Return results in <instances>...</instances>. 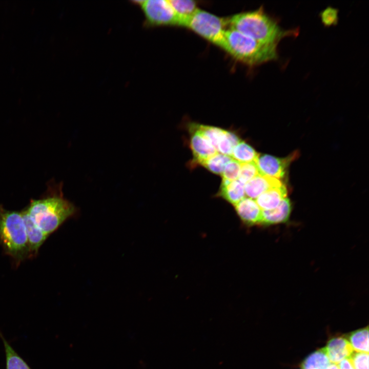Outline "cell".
<instances>
[{"label":"cell","mask_w":369,"mask_h":369,"mask_svg":"<svg viewBox=\"0 0 369 369\" xmlns=\"http://www.w3.org/2000/svg\"><path fill=\"white\" fill-rule=\"evenodd\" d=\"M62 187V182H50L45 195L31 199L25 209L33 222L48 237L78 212L75 206L64 197Z\"/></svg>","instance_id":"6da1fadb"},{"label":"cell","mask_w":369,"mask_h":369,"mask_svg":"<svg viewBox=\"0 0 369 369\" xmlns=\"http://www.w3.org/2000/svg\"><path fill=\"white\" fill-rule=\"evenodd\" d=\"M227 23L229 28L268 44L278 45L283 38L295 36L298 33L296 29H282L262 6L253 11L236 14L227 18Z\"/></svg>","instance_id":"7a4b0ae2"},{"label":"cell","mask_w":369,"mask_h":369,"mask_svg":"<svg viewBox=\"0 0 369 369\" xmlns=\"http://www.w3.org/2000/svg\"><path fill=\"white\" fill-rule=\"evenodd\" d=\"M0 245L16 265L31 258L22 212L10 211L0 204Z\"/></svg>","instance_id":"3957f363"},{"label":"cell","mask_w":369,"mask_h":369,"mask_svg":"<svg viewBox=\"0 0 369 369\" xmlns=\"http://www.w3.org/2000/svg\"><path fill=\"white\" fill-rule=\"evenodd\" d=\"M224 51L237 60L254 66L278 58L277 45L260 42L234 29L225 32Z\"/></svg>","instance_id":"277c9868"},{"label":"cell","mask_w":369,"mask_h":369,"mask_svg":"<svg viewBox=\"0 0 369 369\" xmlns=\"http://www.w3.org/2000/svg\"><path fill=\"white\" fill-rule=\"evenodd\" d=\"M184 27L224 50L227 18L199 9L189 19Z\"/></svg>","instance_id":"5b68a950"},{"label":"cell","mask_w":369,"mask_h":369,"mask_svg":"<svg viewBox=\"0 0 369 369\" xmlns=\"http://www.w3.org/2000/svg\"><path fill=\"white\" fill-rule=\"evenodd\" d=\"M141 7L147 24L152 26H180L179 20L169 0L136 1Z\"/></svg>","instance_id":"8992f818"},{"label":"cell","mask_w":369,"mask_h":369,"mask_svg":"<svg viewBox=\"0 0 369 369\" xmlns=\"http://www.w3.org/2000/svg\"><path fill=\"white\" fill-rule=\"evenodd\" d=\"M293 156L278 158L268 154L259 155L255 161L259 174L277 179L284 177Z\"/></svg>","instance_id":"52a82bcc"},{"label":"cell","mask_w":369,"mask_h":369,"mask_svg":"<svg viewBox=\"0 0 369 369\" xmlns=\"http://www.w3.org/2000/svg\"><path fill=\"white\" fill-rule=\"evenodd\" d=\"M190 146L195 159L200 163L213 156L217 151L211 143L198 131L190 126Z\"/></svg>","instance_id":"ba28073f"},{"label":"cell","mask_w":369,"mask_h":369,"mask_svg":"<svg viewBox=\"0 0 369 369\" xmlns=\"http://www.w3.org/2000/svg\"><path fill=\"white\" fill-rule=\"evenodd\" d=\"M234 206L238 216L245 224H260L262 210L255 200L244 197Z\"/></svg>","instance_id":"9c48e42d"},{"label":"cell","mask_w":369,"mask_h":369,"mask_svg":"<svg viewBox=\"0 0 369 369\" xmlns=\"http://www.w3.org/2000/svg\"><path fill=\"white\" fill-rule=\"evenodd\" d=\"M324 348L331 362L336 364L348 359L354 351L347 338L342 336L331 338Z\"/></svg>","instance_id":"30bf717a"},{"label":"cell","mask_w":369,"mask_h":369,"mask_svg":"<svg viewBox=\"0 0 369 369\" xmlns=\"http://www.w3.org/2000/svg\"><path fill=\"white\" fill-rule=\"evenodd\" d=\"M282 184L279 179L258 174L244 184L245 194L248 198L256 199L263 193Z\"/></svg>","instance_id":"8fae6325"},{"label":"cell","mask_w":369,"mask_h":369,"mask_svg":"<svg viewBox=\"0 0 369 369\" xmlns=\"http://www.w3.org/2000/svg\"><path fill=\"white\" fill-rule=\"evenodd\" d=\"M22 212L30 249V257L32 258L37 255L40 247L48 236L35 225L25 210Z\"/></svg>","instance_id":"7c38bea8"},{"label":"cell","mask_w":369,"mask_h":369,"mask_svg":"<svg viewBox=\"0 0 369 369\" xmlns=\"http://www.w3.org/2000/svg\"><path fill=\"white\" fill-rule=\"evenodd\" d=\"M291 212L290 199L286 197L275 208L271 210H262L260 224L270 225L287 221Z\"/></svg>","instance_id":"4fadbf2b"},{"label":"cell","mask_w":369,"mask_h":369,"mask_svg":"<svg viewBox=\"0 0 369 369\" xmlns=\"http://www.w3.org/2000/svg\"><path fill=\"white\" fill-rule=\"evenodd\" d=\"M286 195V188L282 184L263 193L255 200L261 210H271L276 208Z\"/></svg>","instance_id":"5bb4252c"},{"label":"cell","mask_w":369,"mask_h":369,"mask_svg":"<svg viewBox=\"0 0 369 369\" xmlns=\"http://www.w3.org/2000/svg\"><path fill=\"white\" fill-rule=\"evenodd\" d=\"M220 195L227 201L235 206L245 197L244 184L238 179L229 181L222 179Z\"/></svg>","instance_id":"9a60e30c"},{"label":"cell","mask_w":369,"mask_h":369,"mask_svg":"<svg viewBox=\"0 0 369 369\" xmlns=\"http://www.w3.org/2000/svg\"><path fill=\"white\" fill-rule=\"evenodd\" d=\"M176 14L180 26H185L189 19L199 9L196 2L192 0H169Z\"/></svg>","instance_id":"2e32d148"},{"label":"cell","mask_w":369,"mask_h":369,"mask_svg":"<svg viewBox=\"0 0 369 369\" xmlns=\"http://www.w3.org/2000/svg\"><path fill=\"white\" fill-rule=\"evenodd\" d=\"M0 338L5 352V369H32L26 361L15 351L0 331Z\"/></svg>","instance_id":"e0dca14e"},{"label":"cell","mask_w":369,"mask_h":369,"mask_svg":"<svg viewBox=\"0 0 369 369\" xmlns=\"http://www.w3.org/2000/svg\"><path fill=\"white\" fill-rule=\"evenodd\" d=\"M259 154L249 144L240 140L234 148L231 157L240 163L255 162Z\"/></svg>","instance_id":"ac0fdd59"},{"label":"cell","mask_w":369,"mask_h":369,"mask_svg":"<svg viewBox=\"0 0 369 369\" xmlns=\"http://www.w3.org/2000/svg\"><path fill=\"white\" fill-rule=\"evenodd\" d=\"M331 363L323 347L309 355L302 362L301 367L302 369H324Z\"/></svg>","instance_id":"d6986e66"},{"label":"cell","mask_w":369,"mask_h":369,"mask_svg":"<svg viewBox=\"0 0 369 369\" xmlns=\"http://www.w3.org/2000/svg\"><path fill=\"white\" fill-rule=\"evenodd\" d=\"M347 339L355 352L368 353V328L360 329L350 333Z\"/></svg>","instance_id":"ffe728a7"},{"label":"cell","mask_w":369,"mask_h":369,"mask_svg":"<svg viewBox=\"0 0 369 369\" xmlns=\"http://www.w3.org/2000/svg\"><path fill=\"white\" fill-rule=\"evenodd\" d=\"M191 126L200 132L216 150L217 145L225 130L217 127L200 124H192Z\"/></svg>","instance_id":"44dd1931"},{"label":"cell","mask_w":369,"mask_h":369,"mask_svg":"<svg viewBox=\"0 0 369 369\" xmlns=\"http://www.w3.org/2000/svg\"><path fill=\"white\" fill-rule=\"evenodd\" d=\"M232 159L229 156L217 153L199 164L212 173L221 175L226 164Z\"/></svg>","instance_id":"7402d4cb"},{"label":"cell","mask_w":369,"mask_h":369,"mask_svg":"<svg viewBox=\"0 0 369 369\" xmlns=\"http://www.w3.org/2000/svg\"><path fill=\"white\" fill-rule=\"evenodd\" d=\"M240 140L234 133L225 131L217 145V152L231 157L234 148Z\"/></svg>","instance_id":"603a6c76"},{"label":"cell","mask_w":369,"mask_h":369,"mask_svg":"<svg viewBox=\"0 0 369 369\" xmlns=\"http://www.w3.org/2000/svg\"><path fill=\"white\" fill-rule=\"evenodd\" d=\"M258 174L259 173L255 162L240 163V170L237 179L245 184Z\"/></svg>","instance_id":"cb8c5ba5"},{"label":"cell","mask_w":369,"mask_h":369,"mask_svg":"<svg viewBox=\"0 0 369 369\" xmlns=\"http://www.w3.org/2000/svg\"><path fill=\"white\" fill-rule=\"evenodd\" d=\"M240 170V163L232 159L225 165L221 174L222 179L233 181L238 179Z\"/></svg>","instance_id":"d4e9b609"},{"label":"cell","mask_w":369,"mask_h":369,"mask_svg":"<svg viewBox=\"0 0 369 369\" xmlns=\"http://www.w3.org/2000/svg\"><path fill=\"white\" fill-rule=\"evenodd\" d=\"M348 359L355 369H368V353L354 351Z\"/></svg>","instance_id":"484cf974"},{"label":"cell","mask_w":369,"mask_h":369,"mask_svg":"<svg viewBox=\"0 0 369 369\" xmlns=\"http://www.w3.org/2000/svg\"><path fill=\"white\" fill-rule=\"evenodd\" d=\"M322 20L326 25H331L336 20L337 12L333 9H327L322 14Z\"/></svg>","instance_id":"4316f807"},{"label":"cell","mask_w":369,"mask_h":369,"mask_svg":"<svg viewBox=\"0 0 369 369\" xmlns=\"http://www.w3.org/2000/svg\"><path fill=\"white\" fill-rule=\"evenodd\" d=\"M339 369H355L349 359H344L338 363Z\"/></svg>","instance_id":"83f0119b"},{"label":"cell","mask_w":369,"mask_h":369,"mask_svg":"<svg viewBox=\"0 0 369 369\" xmlns=\"http://www.w3.org/2000/svg\"><path fill=\"white\" fill-rule=\"evenodd\" d=\"M324 369H339L338 364L331 363L326 368Z\"/></svg>","instance_id":"f1b7e54d"}]
</instances>
